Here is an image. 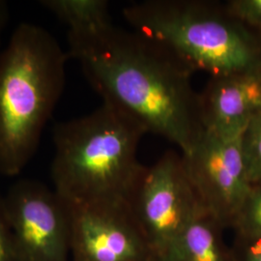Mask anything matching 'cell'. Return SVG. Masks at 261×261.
Masks as SVG:
<instances>
[{"mask_svg":"<svg viewBox=\"0 0 261 261\" xmlns=\"http://www.w3.org/2000/svg\"><path fill=\"white\" fill-rule=\"evenodd\" d=\"M41 5L66 24L69 31H82L111 23L106 0H43Z\"/></svg>","mask_w":261,"mask_h":261,"instance_id":"8fae6325","label":"cell"},{"mask_svg":"<svg viewBox=\"0 0 261 261\" xmlns=\"http://www.w3.org/2000/svg\"><path fill=\"white\" fill-rule=\"evenodd\" d=\"M68 57L75 59L103 103L185 155L204 134L199 93L190 67L158 43L113 25L68 31Z\"/></svg>","mask_w":261,"mask_h":261,"instance_id":"6da1fadb","label":"cell"},{"mask_svg":"<svg viewBox=\"0 0 261 261\" xmlns=\"http://www.w3.org/2000/svg\"><path fill=\"white\" fill-rule=\"evenodd\" d=\"M232 228L237 235L261 238V183L252 185L251 193L234 220Z\"/></svg>","mask_w":261,"mask_h":261,"instance_id":"7c38bea8","label":"cell"},{"mask_svg":"<svg viewBox=\"0 0 261 261\" xmlns=\"http://www.w3.org/2000/svg\"><path fill=\"white\" fill-rule=\"evenodd\" d=\"M181 156L199 203L224 228L232 227L252 188L242 136L223 137L205 130L191 152Z\"/></svg>","mask_w":261,"mask_h":261,"instance_id":"52a82bcc","label":"cell"},{"mask_svg":"<svg viewBox=\"0 0 261 261\" xmlns=\"http://www.w3.org/2000/svg\"><path fill=\"white\" fill-rule=\"evenodd\" d=\"M236 261H261V238H248L238 235L232 248Z\"/></svg>","mask_w":261,"mask_h":261,"instance_id":"2e32d148","label":"cell"},{"mask_svg":"<svg viewBox=\"0 0 261 261\" xmlns=\"http://www.w3.org/2000/svg\"><path fill=\"white\" fill-rule=\"evenodd\" d=\"M68 55L56 37L22 22L0 51V174L14 177L37 152L64 91Z\"/></svg>","mask_w":261,"mask_h":261,"instance_id":"7a4b0ae2","label":"cell"},{"mask_svg":"<svg viewBox=\"0 0 261 261\" xmlns=\"http://www.w3.org/2000/svg\"><path fill=\"white\" fill-rule=\"evenodd\" d=\"M4 203L22 261H70V209L55 189L20 179L4 195Z\"/></svg>","mask_w":261,"mask_h":261,"instance_id":"8992f818","label":"cell"},{"mask_svg":"<svg viewBox=\"0 0 261 261\" xmlns=\"http://www.w3.org/2000/svg\"><path fill=\"white\" fill-rule=\"evenodd\" d=\"M242 150L252 185L261 183V116L255 118L243 133Z\"/></svg>","mask_w":261,"mask_h":261,"instance_id":"4fadbf2b","label":"cell"},{"mask_svg":"<svg viewBox=\"0 0 261 261\" xmlns=\"http://www.w3.org/2000/svg\"><path fill=\"white\" fill-rule=\"evenodd\" d=\"M68 205L72 261H155L129 202Z\"/></svg>","mask_w":261,"mask_h":261,"instance_id":"ba28073f","label":"cell"},{"mask_svg":"<svg viewBox=\"0 0 261 261\" xmlns=\"http://www.w3.org/2000/svg\"><path fill=\"white\" fill-rule=\"evenodd\" d=\"M225 6L235 19L261 36V0H230Z\"/></svg>","mask_w":261,"mask_h":261,"instance_id":"5bb4252c","label":"cell"},{"mask_svg":"<svg viewBox=\"0 0 261 261\" xmlns=\"http://www.w3.org/2000/svg\"><path fill=\"white\" fill-rule=\"evenodd\" d=\"M9 21V6L8 3L4 0H0V45L3 32ZM1 51V49H0Z\"/></svg>","mask_w":261,"mask_h":261,"instance_id":"e0dca14e","label":"cell"},{"mask_svg":"<svg viewBox=\"0 0 261 261\" xmlns=\"http://www.w3.org/2000/svg\"><path fill=\"white\" fill-rule=\"evenodd\" d=\"M0 261H22L0 193Z\"/></svg>","mask_w":261,"mask_h":261,"instance_id":"9a60e30c","label":"cell"},{"mask_svg":"<svg viewBox=\"0 0 261 261\" xmlns=\"http://www.w3.org/2000/svg\"><path fill=\"white\" fill-rule=\"evenodd\" d=\"M204 129L223 137H239L261 116V70L211 76L199 94Z\"/></svg>","mask_w":261,"mask_h":261,"instance_id":"9c48e42d","label":"cell"},{"mask_svg":"<svg viewBox=\"0 0 261 261\" xmlns=\"http://www.w3.org/2000/svg\"><path fill=\"white\" fill-rule=\"evenodd\" d=\"M143 135L139 125L106 103L56 123L54 189L71 203L129 202L146 168L137 157Z\"/></svg>","mask_w":261,"mask_h":261,"instance_id":"3957f363","label":"cell"},{"mask_svg":"<svg viewBox=\"0 0 261 261\" xmlns=\"http://www.w3.org/2000/svg\"><path fill=\"white\" fill-rule=\"evenodd\" d=\"M129 203L155 260L201 207L182 156L173 151H168L145 168Z\"/></svg>","mask_w":261,"mask_h":261,"instance_id":"5b68a950","label":"cell"},{"mask_svg":"<svg viewBox=\"0 0 261 261\" xmlns=\"http://www.w3.org/2000/svg\"><path fill=\"white\" fill-rule=\"evenodd\" d=\"M122 14L133 30L158 43L194 72L211 76L261 70V36L235 19L225 3L145 0Z\"/></svg>","mask_w":261,"mask_h":261,"instance_id":"277c9868","label":"cell"},{"mask_svg":"<svg viewBox=\"0 0 261 261\" xmlns=\"http://www.w3.org/2000/svg\"><path fill=\"white\" fill-rule=\"evenodd\" d=\"M222 224L201 206L177 238L155 261H236Z\"/></svg>","mask_w":261,"mask_h":261,"instance_id":"30bf717a","label":"cell"}]
</instances>
